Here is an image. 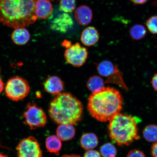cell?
Masks as SVG:
<instances>
[{"instance_id":"ac0fdd59","label":"cell","mask_w":157,"mask_h":157,"mask_svg":"<svg viewBox=\"0 0 157 157\" xmlns=\"http://www.w3.org/2000/svg\"><path fill=\"white\" fill-rule=\"evenodd\" d=\"M97 70L100 75L104 77H108L117 71L113 64L109 61H103L98 64Z\"/></svg>"},{"instance_id":"cb8c5ba5","label":"cell","mask_w":157,"mask_h":157,"mask_svg":"<svg viewBox=\"0 0 157 157\" xmlns=\"http://www.w3.org/2000/svg\"><path fill=\"white\" fill-rule=\"evenodd\" d=\"M146 25L150 33L153 34H157V15L153 16L147 19Z\"/></svg>"},{"instance_id":"3957f363","label":"cell","mask_w":157,"mask_h":157,"mask_svg":"<svg viewBox=\"0 0 157 157\" xmlns=\"http://www.w3.org/2000/svg\"><path fill=\"white\" fill-rule=\"evenodd\" d=\"M83 107L80 101L68 93H61L51 102L48 113L55 122L60 124H76L81 119Z\"/></svg>"},{"instance_id":"44dd1931","label":"cell","mask_w":157,"mask_h":157,"mask_svg":"<svg viewBox=\"0 0 157 157\" xmlns=\"http://www.w3.org/2000/svg\"><path fill=\"white\" fill-rule=\"evenodd\" d=\"M147 30L145 27L141 25H136L131 27L129 30V34L132 39L139 40L144 38L147 34Z\"/></svg>"},{"instance_id":"7a4b0ae2","label":"cell","mask_w":157,"mask_h":157,"mask_svg":"<svg viewBox=\"0 0 157 157\" xmlns=\"http://www.w3.org/2000/svg\"><path fill=\"white\" fill-rule=\"evenodd\" d=\"M122 103V97L117 90L104 87L90 95L87 108L94 118L101 122H106L119 113Z\"/></svg>"},{"instance_id":"7c38bea8","label":"cell","mask_w":157,"mask_h":157,"mask_svg":"<svg viewBox=\"0 0 157 157\" xmlns=\"http://www.w3.org/2000/svg\"><path fill=\"white\" fill-rule=\"evenodd\" d=\"M52 6L49 0H37L35 7V13L37 17L46 19L52 15Z\"/></svg>"},{"instance_id":"2e32d148","label":"cell","mask_w":157,"mask_h":157,"mask_svg":"<svg viewBox=\"0 0 157 157\" xmlns=\"http://www.w3.org/2000/svg\"><path fill=\"white\" fill-rule=\"evenodd\" d=\"M80 144L84 150H92L98 146V139L94 133H86L82 135L80 139Z\"/></svg>"},{"instance_id":"8fae6325","label":"cell","mask_w":157,"mask_h":157,"mask_svg":"<svg viewBox=\"0 0 157 157\" xmlns=\"http://www.w3.org/2000/svg\"><path fill=\"white\" fill-rule=\"evenodd\" d=\"M92 10L86 5H82L76 9L75 17L76 20L80 25H86L90 24L93 19Z\"/></svg>"},{"instance_id":"603a6c76","label":"cell","mask_w":157,"mask_h":157,"mask_svg":"<svg viewBox=\"0 0 157 157\" xmlns=\"http://www.w3.org/2000/svg\"><path fill=\"white\" fill-rule=\"evenodd\" d=\"M76 0H60V9L66 13H71L75 9Z\"/></svg>"},{"instance_id":"4316f807","label":"cell","mask_w":157,"mask_h":157,"mask_svg":"<svg viewBox=\"0 0 157 157\" xmlns=\"http://www.w3.org/2000/svg\"><path fill=\"white\" fill-rule=\"evenodd\" d=\"M151 154L153 157H157V141L152 146Z\"/></svg>"},{"instance_id":"30bf717a","label":"cell","mask_w":157,"mask_h":157,"mask_svg":"<svg viewBox=\"0 0 157 157\" xmlns=\"http://www.w3.org/2000/svg\"><path fill=\"white\" fill-rule=\"evenodd\" d=\"M73 24L71 17L68 13L61 14L55 18L52 25L53 29L60 32H66Z\"/></svg>"},{"instance_id":"9a60e30c","label":"cell","mask_w":157,"mask_h":157,"mask_svg":"<svg viewBox=\"0 0 157 157\" xmlns=\"http://www.w3.org/2000/svg\"><path fill=\"white\" fill-rule=\"evenodd\" d=\"M57 136L61 140L68 141L71 140L75 135V129L73 125L60 124L56 130Z\"/></svg>"},{"instance_id":"d6986e66","label":"cell","mask_w":157,"mask_h":157,"mask_svg":"<svg viewBox=\"0 0 157 157\" xmlns=\"http://www.w3.org/2000/svg\"><path fill=\"white\" fill-rule=\"evenodd\" d=\"M87 87L90 91L95 92L99 91L103 88L104 82L103 78L99 76H92L88 80Z\"/></svg>"},{"instance_id":"52a82bcc","label":"cell","mask_w":157,"mask_h":157,"mask_svg":"<svg viewBox=\"0 0 157 157\" xmlns=\"http://www.w3.org/2000/svg\"><path fill=\"white\" fill-rule=\"evenodd\" d=\"M17 150V157H43L39 143L33 136H29L21 140Z\"/></svg>"},{"instance_id":"8992f818","label":"cell","mask_w":157,"mask_h":157,"mask_svg":"<svg viewBox=\"0 0 157 157\" xmlns=\"http://www.w3.org/2000/svg\"><path fill=\"white\" fill-rule=\"evenodd\" d=\"M22 117L23 123L32 130L44 127L47 123L46 113L34 103L27 104Z\"/></svg>"},{"instance_id":"e0dca14e","label":"cell","mask_w":157,"mask_h":157,"mask_svg":"<svg viewBox=\"0 0 157 157\" xmlns=\"http://www.w3.org/2000/svg\"><path fill=\"white\" fill-rule=\"evenodd\" d=\"M46 146L49 152L58 154L62 148L61 141L57 136L52 135L47 137L46 140Z\"/></svg>"},{"instance_id":"7402d4cb","label":"cell","mask_w":157,"mask_h":157,"mask_svg":"<svg viewBox=\"0 0 157 157\" xmlns=\"http://www.w3.org/2000/svg\"><path fill=\"white\" fill-rule=\"evenodd\" d=\"M100 152L103 157H115L117 155V151L113 144L106 143L101 146Z\"/></svg>"},{"instance_id":"d4e9b609","label":"cell","mask_w":157,"mask_h":157,"mask_svg":"<svg viewBox=\"0 0 157 157\" xmlns=\"http://www.w3.org/2000/svg\"><path fill=\"white\" fill-rule=\"evenodd\" d=\"M127 157H146L143 152L139 150L134 149L130 151Z\"/></svg>"},{"instance_id":"9c48e42d","label":"cell","mask_w":157,"mask_h":157,"mask_svg":"<svg viewBox=\"0 0 157 157\" xmlns=\"http://www.w3.org/2000/svg\"><path fill=\"white\" fill-rule=\"evenodd\" d=\"M44 85L45 91L53 95H57L61 93L64 89L63 82L56 76H51L47 78Z\"/></svg>"},{"instance_id":"5bb4252c","label":"cell","mask_w":157,"mask_h":157,"mask_svg":"<svg viewBox=\"0 0 157 157\" xmlns=\"http://www.w3.org/2000/svg\"><path fill=\"white\" fill-rule=\"evenodd\" d=\"M30 34L23 27L15 29L11 35V39L14 44L17 45L26 44L30 39Z\"/></svg>"},{"instance_id":"484cf974","label":"cell","mask_w":157,"mask_h":157,"mask_svg":"<svg viewBox=\"0 0 157 157\" xmlns=\"http://www.w3.org/2000/svg\"><path fill=\"white\" fill-rule=\"evenodd\" d=\"M84 157H101V154L97 151L88 150L84 155Z\"/></svg>"},{"instance_id":"ffe728a7","label":"cell","mask_w":157,"mask_h":157,"mask_svg":"<svg viewBox=\"0 0 157 157\" xmlns=\"http://www.w3.org/2000/svg\"><path fill=\"white\" fill-rule=\"evenodd\" d=\"M143 135L146 140L149 142L157 141V125H147L143 131Z\"/></svg>"},{"instance_id":"5b68a950","label":"cell","mask_w":157,"mask_h":157,"mask_svg":"<svg viewBox=\"0 0 157 157\" xmlns=\"http://www.w3.org/2000/svg\"><path fill=\"white\" fill-rule=\"evenodd\" d=\"M5 90L6 95L9 99L18 101L28 95L30 92V86L25 78L14 76L8 80Z\"/></svg>"},{"instance_id":"4dcf8cb0","label":"cell","mask_w":157,"mask_h":157,"mask_svg":"<svg viewBox=\"0 0 157 157\" xmlns=\"http://www.w3.org/2000/svg\"><path fill=\"white\" fill-rule=\"evenodd\" d=\"M62 44L63 46L65 47L66 48H67L71 46L72 45L71 43L69 41L67 40H65L63 42V43Z\"/></svg>"},{"instance_id":"836d02e7","label":"cell","mask_w":157,"mask_h":157,"mask_svg":"<svg viewBox=\"0 0 157 157\" xmlns=\"http://www.w3.org/2000/svg\"><path fill=\"white\" fill-rule=\"evenodd\" d=\"M49 1H53L54 0H49Z\"/></svg>"},{"instance_id":"d6a6232c","label":"cell","mask_w":157,"mask_h":157,"mask_svg":"<svg viewBox=\"0 0 157 157\" xmlns=\"http://www.w3.org/2000/svg\"><path fill=\"white\" fill-rule=\"evenodd\" d=\"M0 157H8L6 155L2 154L0 153Z\"/></svg>"},{"instance_id":"f546056e","label":"cell","mask_w":157,"mask_h":157,"mask_svg":"<svg viewBox=\"0 0 157 157\" xmlns=\"http://www.w3.org/2000/svg\"><path fill=\"white\" fill-rule=\"evenodd\" d=\"M5 88V84L4 83L2 80L1 77H0V94L3 91Z\"/></svg>"},{"instance_id":"4fadbf2b","label":"cell","mask_w":157,"mask_h":157,"mask_svg":"<svg viewBox=\"0 0 157 157\" xmlns=\"http://www.w3.org/2000/svg\"><path fill=\"white\" fill-rule=\"evenodd\" d=\"M99 39V34L97 29L94 27H88L82 31L81 41L87 46H93L97 44Z\"/></svg>"},{"instance_id":"1f68e13d","label":"cell","mask_w":157,"mask_h":157,"mask_svg":"<svg viewBox=\"0 0 157 157\" xmlns=\"http://www.w3.org/2000/svg\"><path fill=\"white\" fill-rule=\"evenodd\" d=\"M61 157H81L78 155H64Z\"/></svg>"},{"instance_id":"f1b7e54d","label":"cell","mask_w":157,"mask_h":157,"mask_svg":"<svg viewBox=\"0 0 157 157\" xmlns=\"http://www.w3.org/2000/svg\"><path fill=\"white\" fill-rule=\"evenodd\" d=\"M134 5H142L147 2L148 0H129Z\"/></svg>"},{"instance_id":"83f0119b","label":"cell","mask_w":157,"mask_h":157,"mask_svg":"<svg viewBox=\"0 0 157 157\" xmlns=\"http://www.w3.org/2000/svg\"><path fill=\"white\" fill-rule=\"evenodd\" d=\"M151 83L154 90L157 92V74L155 75L152 78Z\"/></svg>"},{"instance_id":"6da1fadb","label":"cell","mask_w":157,"mask_h":157,"mask_svg":"<svg viewBox=\"0 0 157 157\" xmlns=\"http://www.w3.org/2000/svg\"><path fill=\"white\" fill-rule=\"evenodd\" d=\"M37 0H0V21L11 28L33 24L38 17L35 13Z\"/></svg>"},{"instance_id":"ba28073f","label":"cell","mask_w":157,"mask_h":157,"mask_svg":"<svg viewBox=\"0 0 157 157\" xmlns=\"http://www.w3.org/2000/svg\"><path fill=\"white\" fill-rule=\"evenodd\" d=\"M88 55L87 48L76 43L66 48L64 56L68 63L75 67H80L85 63Z\"/></svg>"},{"instance_id":"277c9868","label":"cell","mask_w":157,"mask_h":157,"mask_svg":"<svg viewBox=\"0 0 157 157\" xmlns=\"http://www.w3.org/2000/svg\"><path fill=\"white\" fill-rule=\"evenodd\" d=\"M108 132L113 142L119 146H128L140 136L134 118L126 114L118 113L109 121Z\"/></svg>"}]
</instances>
